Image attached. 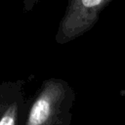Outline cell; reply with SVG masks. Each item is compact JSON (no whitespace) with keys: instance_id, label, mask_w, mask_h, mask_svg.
Listing matches in <instances>:
<instances>
[{"instance_id":"1","label":"cell","mask_w":125,"mask_h":125,"mask_svg":"<svg viewBox=\"0 0 125 125\" xmlns=\"http://www.w3.org/2000/svg\"><path fill=\"white\" fill-rule=\"evenodd\" d=\"M74 100L75 93L65 80L47 79L31 101L23 125H70Z\"/></svg>"},{"instance_id":"2","label":"cell","mask_w":125,"mask_h":125,"mask_svg":"<svg viewBox=\"0 0 125 125\" xmlns=\"http://www.w3.org/2000/svg\"><path fill=\"white\" fill-rule=\"evenodd\" d=\"M112 0H68L56 34L59 44L72 41L97 23L100 14Z\"/></svg>"},{"instance_id":"3","label":"cell","mask_w":125,"mask_h":125,"mask_svg":"<svg viewBox=\"0 0 125 125\" xmlns=\"http://www.w3.org/2000/svg\"><path fill=\"white\" fill-rule=\"evenodd\" d=\"M22 85L21 80L0 85V125H23L29 104Z\"/></svg>"}]
</instances>
